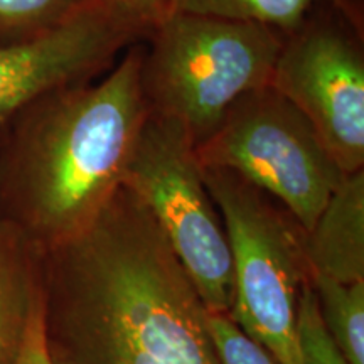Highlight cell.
Instances as JSON below:
<instances>
[{
  "label": "cell",
  "instance_id": "1",
  "mask_svg": "<svg viewBox=\"0 0 364 364\" xmlns=\"http://www.w3.org/2000/svg\"><path fill=\"white\" fill-rule=\"evenodd\" d=\"M41 294L54 364H220L198 290L124 184L88 230L43 250Z\"/></svg>",
  "mask_w": 364,
  "mask_h": 364
},
{
  "label": "cell",
  "instance_id": "2",
  "mask_svg": "<svg viewBox=\"0 0 364 364\" xmlns=\"http://www.w3.org/2000/svg\"><path fill=\"white\" fill-rule=\"evenodd\" d=\"M144 41L100 81L56 88L31 103L0 142V220L49 250L88 230L122 186L150 115Z\"/></svg>",
  "mask_w": 364,
  "mask_h": 364
},
{
  "label": "cell",
  "instance_id": "3",
  "mask_svg": "<svg viewBox=\"0 0 364 364\" xmlns=\"http://www.w3.org/2000/svg\"><path fill=\"white\" fill-rule=\"evenodd\" d=\"M282 39L255 22L169 12L144 41L140 80L150 112L203 142L236 100L270 83Z\"/></svg>",
  "mask_w": 364,
  "mask_h": 364
},
{
  "label": "cell",
  "instance_id": "4",
  "mask_svg": "<svg viewBox=\"0 0 364 364\" xmlns=\"http://www.w3.org/2000/svg\"><path fill=\"white\" fill-rule=\"evenodd\" d=\"M233 268L231 318L280 364H304L297 316L311 282L304 226L265 191L226 169H203Z\"/></svg>",
  "mask_w": 364,
  "mask_h": 364
},
{
  "label": "cell",
  "instance_id": "5",
  "mask_svg": "<svg viewBox=\"0 0 364 364\" xmlns=\"http://www.w3.org/2000/svg\"><path fill=\"white\" fill-rule=\"evenodd\" d=\"M194 152L203 169L231 171L265 191L306 231L346 177L307 117L270 85L236 100Z\"/></svg>",
  "mask_w": 364,
  "mask_h": 364
},
{
  "label": "cell",
  "instance_id": "6",
  "mask_svg": "<svg viewBox=\"0 0 364 364\" xmlns=\"http://www.w3.org/2000/svg\"><path fill=\"white\" fill-rule=\"evenodd\" d=\"M194 145L179 122L150 112L122 184L147 206L206 311L231 314L230 245Z\"/></svg>",
  "mask_w": 364,
  "mask_h": 364
},
{
  "label": "cell",
  "instance_id": "7",
  "mask_svg": "<svg viewBox=\"0 0 364 364\" xmlns=\"http://www.w3.org/2000/svg\"><path fill=\"white\" fill-rule=\"evenodd\" d=\"M344 176L364 169V29L331 6L284 34L270 76Z\"/></svg>",
  "mask_w": 364,
  "mask_h": 364
},
{
  "label": "cell",
  "instance_id": "8",
  "mask_svg": "<svg viewBox=\"0 0 364 364\" xmlns=\"http://www.w3.org/2000/svg\"><path fill=\"white\" fill-rule=\"evenodd\" d=\"M149 29L132 14L97 2L51 33L0 44V142L31 103L63 86L91 81Z\"/></svg>",
  "mask_w": 364,
  "mask_h": 364
},
{
  "label": "cell",
  "instance_id": "9",
  "mask_svg": "<svg viewBox=\"0 0 364 364\" xmlns=\"http://www.w3.org/2000/svg\"><path fill=\"white\" fill-rule=\"evenodd\" d=\"M311 275L364 280V169L344 177L306 233Z\"/></svg>",
  "mask_w": 364,
  "mask_h": 364
},
{
  "label": "cell",
  "instance_id": "10",
  "mask_svg": "<svg viewBox=\"0 0 364 364\" xmlns=\"http://www.w3.org/2000/svg\"><path fill=\"white\" fill-rule=\"evenodd\" d=\"M43 248L0 220V364L16 358L41 297Z\"/></svg>",
  "mask_w": 364,
  "mask_h": 364
},
{
  "label": "cell",
  "instance_id": "11",
  "mask_svg": "<svg viewBox=\"0 0 364 364\" xmlns=\"http://www.w3.org/2000/svg\"><path fill=\"white\" fill-rule=\"evenodd\" d=\"M321 6L339 9L364 29V0H167V14L188 12L255 22L287 34Z\"/></svg>",
  "mask_w": 364,
  "mask_h": 364
},
{
  "label": "cell",
  "instance_id": "12",
  "mask_svg": "<svg viewBox=\"0 0 364 364\" xmlns=\"http://www.w3.org/2000/svg\"><path fill=\"white\" fill-rule=\"evenodd\" d=\"M318 312L329 336L351 364H364V280L311 275Z\"/></svg>",
  "mask_w": 364,
  "mask_h": 364
},
{
  "label": "cell",
  "instance_id": "13",
  "mask_svg": "<svg viewBox=\"0 0 364 364\" xmlns=\"http://www.w3.org/2000/svg\"><path fill=\"white\" fill-rule=\"evenodd\" d=\"M98 0H0V44L51 33Z\"/></svg>",
  "mask_w": 364,
  "mask_h": 364
},
{
  "label": "cell",
  "instance_id": "14",
  "mask_svg": "<svg viewBox=\"0 0 364 364\" xmlns=\"http://www.w3.org/2000/svg\"><path fill=\"white\" fill-rule=\"evenodd\" d=\"M297 338L304 364H351L324 327L312 280L304 285L300 294Z\"/></svg>",
  "mask_w": 364,
  "mask_h": 364
},
{
  "label": "cell",
  "instance_id": "15",
  "mask_svg": "<svg viewBox=\"0 0 364 364\" xmlns=\"http://www.w3.org/2000/svg\"><path fill=\"white\" fill-rule=\"evenodd\" d=\"M206 318L220 364H280L268 349L241 329L230 314L206 311Z\"/></svg>",
  "mask_w": 364,
  "mask_h": 364
},
{
  "label": "cell",
  "instance_id": "16",
  "mask_svg": "<svg viewBox=\"0 0 364 364\" xmlns=\"http://www.w3.org/2000/svg\"><path fill=\"white\" fill-rule=\"evenodd\" d=\"M9 364H54L44 341L43 294H41L38 304H36L33 317H31L29 326H27L19 351Z\"/></svg>",
  "mask_w": 364,
  "mask_h": 364
},
{
  "label": "cell",
  "instance_id": "17",
  "mask_svg": "<svg viewBox=\"0 0 364 364\" xmlns=\"http://www.w3.org/2000/svg\"><path fill=\"white\" fill-rule=\"evenodd\" d=\"M136 17L147 26L149 33L167 14V0H132Z\"/></svg>",
  "mask_w": 364,
  "mask_h": 364
},
{
  "label": "cell",
  "instance_id": "18",
  "mask_svg": "<svg viewBox=\"0 0 364 364\" xmlns=\"http://www.w3.org/2000/svg\"><path fill=\"white\" fill-rule=\"evenodd\" d=\"M98 2L107 4V6H110L113 9H118V11H124L127 14H132V16L136 17L135 9H134V2H132V0H98ZM136 19H139V17H136ZM140 22H142V21H140ZM142 24H144V22H142ZM145 27H147V26H145Z\"/></svg>",
  "mask_w": 364,
  "mask_h": 364
}]
</instances>
